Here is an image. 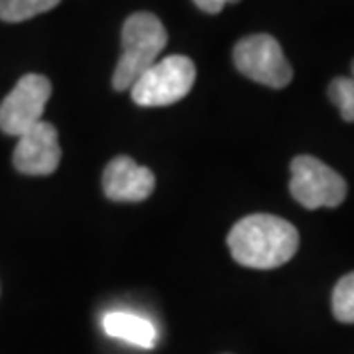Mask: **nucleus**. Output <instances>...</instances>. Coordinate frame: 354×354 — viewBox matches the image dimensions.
<instances>
[{
    "label": "nucleus",
    "instance_id": "nucleus-12",
    "mask_svg": "<svg viewBox=\"0 0 354 354\" xmlns=\"http://www.w3.org/2000/svg\"><path fill=\"white\" fill-rule=\"evenodd\" d=\"M330 102L339 109L342 120L354 122V81L353 77H335L329 85Z\"/></svg>",
    "mask_w": 354,
    "mask_h": 354
},
{
    "label": "nucleus",
    "instance_id": "nucleus-1",
    "mask_svg": "<svg viewBox=\"0 0 354 354\" xmlns=\"http://www.w3.org/2000/svg\"><path fill=\"white\" fill-rule=\"evenodd\" d=\"M228 248L241 266L274 270L288 264L299 248V232L276 215H250L228 232Z\"/></svg>",
    "mask_w": 354,
    "mask_h": 354
},
{
    "label": "nucleus",
    "instance_id": "nucleus-3",
    "mask_svg": "<svg viewBox=\"0 0 354 354\" xmlns=\"http://www.w3.org/2000/svg\"><path fill=\"white\" fill-rule=\"evenodd\" d=\"M195 75V64L189 57L167 55L138 77L130 95L140 106H167L189 95Z\"/></svg>",
    "mask_w": 354,
    "mask_h": 354
},
{
    "label": "nucleus",
    "instance_id": "nucleus-2",
    "mask_svg": "<svg viewBox=\"0 0 354 354\" xmlns=\"http://www.w3.org/2000/svg\"><path fill=\"white\" fill-rule=\"evenodd\" d=\"M167 44V32L158 16L136 12L128 16L122 26V53L114 69L113 87L128 91L138 77L150 69L162 55Z\"/></svg>",
    "mask_w": 354,
    "mask_h": 354
},
{
    "label": "nucleus",
    "instance_id": "nucleus-4",
    "mask_svg": "<svg viewBox=\"0 0 354 354\" xmlns=\"http://www.w3.org/2000/svg\"><path fill=\"white\" fill-rule=\"evenodd\" d=\"M290 191L305 209H335L346 199V181L333 167L313 156H297L291 162Z\"/></svg>",
    "mask_w": 354,
    "mask_h": 354
},
{
    "label": "nucleus",
    "instance_id": "nucleus-5",
    "mask_svg": "<svg viewBox=\"0 0 354 354\" xmlns=\"http://www.w3.org/2000/svg\"><path fill=\"white\" fill-rule=\"evenodd\" d=\"M234 65L242 75L272 88L288 87L293 79L288 57L270 34H252L234 46Z\"/></svg>",
    "mask_w": 354,
    "mask_h": 354
},
{
    "label": "nucleus",
    "instance_id": "nucleus-9",
    "mask_svg": "<svg viewBox=\"0 0 354 354\" xmlns=\"http://www.w3.org/2000/svg\"><path fill=\"white\" fill-rule=\"evenodd\" d=\"M102 329L109 337L136 344L140 348H153L158 342V330L152 321L134 313L113 311L102 317Z\"/></svg>",
    "mask_w": 354,
    "mask_h": 354
},
{
    "label": "nucleus",
    "instance_id": "nucleus-11",
    "mask_svg": "<svg viewBox=\"0 0 354 354\" xmlns=\"http://www.w3.org/2000/svg\"><path fill=\"white\" fill-rule=\"evenodd\" d=\"M333 315L341 323H354V272L339 279L333 291Z\"/></svg>",
    "mask_w": 354,
    "mask_h": 354
},
{
    "label": "nucleus",
    "instance_id": "nucleus-6",
    "mask_svg": "<svg viewBox=\"0 0 354 354\" xmlns=\"http://www.w3.org/2000/svg\"><path fill=\"white\" fill-rule=\"evenodd\" d=\"M51 97L48 77L38 73L24 75L0 102V130L8 136H22L41 122V114Z\"/></svg>",
    "mask_w": 354,
    "mask_h": 354
},
{
    "label": "nucleus",
    "instance_id": "nucleus-14",
    "mask_svg": "<svg viewBox=\"0 0 354 354\" xmlns=\"http://www.w3.org/2000/svg\"><path fill=\"white\" fill-rule=\"evenodd\" d=\"M353 81H354V62H353Z\"/></svg>",
    "mask_w": 354,
    "mask_h": 354
},
{
    "label": "nucleus",
    "instance_id": "nucleus-8",
    "mask_svg": "<svg viewBox=\"0 0 354 354\" xmlns=\"http://www.w3.org/2000/svg\"><path fill=\"white\" fill-rule=\"evenodd\" d=\"M153 187H156V177H153L152 169L136 164L128 156H118L104 167L102 189L111 201H146L153 193Z\"/></svg>",
    "mask_w": 354,
    "mask_h": 354
},
{
    "label": "nucleus",
    "instance_id": "nucleus-10",
    "mask_svg": "<svg viewBox=\"0 0 354 354\" xmlns=\"http://www.w3.org/2000/svg\"><path fill=\"white\" fill-rule=\"evenodd\" d=\"M62 0H0V20L24 22L55 8Z\"/></svg>",
    "mask_w": 354,
    "mask_h": 354
},
{
    "label": "nucleus",
    "instance_id": "nucleus-13",
    "mask_svg": "<svg viewBox=\"0 0 354 354\" xmlns=\"http://www.w3.org/2000/svg\"><path fill=\"white\" fill-rule=\"evenodd\" d=\"M193 2L197 4V8H201L203 12L218 14L225 8V4H228V2H241V0H193Z\"/></svg>",
    "mask_w": 354,
    "mask_h": 354
},
{
    "label": "nucleus",
    "instance_id": "nucleus-7",
    "mask_svg": "<svg viewBox=\"0 0 354 354\" xmlns=\"http://www.w3.org/2000/svg\"><path fill=\"white\" fill-rule=\"evenodd\" d=\"M12 160L14 167L24 176H51L62 162V146L55 127L41 120L18 136Z\"/></svg>",
    "mask_w": 354,
    "mask_h": 354
}]
</instances>
